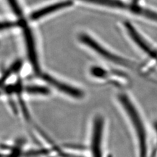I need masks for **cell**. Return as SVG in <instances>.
I'll list each match as a JSON object with an SVG mask.
<instances>
[{"label":"cell","instance_id":"obj_2","mask_svg":"<svg viewBox=\"0 0 157 157\" xmlns=\"http://www.w3.org/2000/svg\"><path fill=\"white\" fill-rule=\"evenodd\" d=\"M79 39L82 43H84L88 47H89L92 50L96 51L98 55H100L104 58H105L106 60L113 62L114 63H117V64L120 66H128L129 65V62L127 60H124V59L119 56L114 55V54H112L111 52L107 51V49L104 48L101 45H100L99 43H98L89 36L86 35V34H81L79 36Z\"/></svg>","mask_w":157,"mask_h":157},{"label":"cell","instance_id":"obj_4","mask_svg":"<svg viewBox=\"0 0 157 157\" xmlns=\"http://www.w3.org/2000/svg\"><path fill=\"white\" fill-rule=\"evenodd\" d=\"M21 25L23 28V34L24 40H25L28 56L32 65L37 73L39 71V62L37 60V55L36 52L35 41L32 35V33L25 22H21Z\"/></svg>","mask_w":157,"mask_h":157},{"label":"cell","instance_id":"obj_7","mask_svg":"<svg viewBox=\"0 0 157 157\" xmlns=\"http://www.w3.org/2000/svg\"><path fill=\"white\" fill-rule=\"evenodd\" d=\"M81 1L89 2L94 4L100 5L103 6H107L113 8H117V9H127L129 8L130 11L135 14H138L140 11V7H133V6H128L123 2L121 0H81Z\"/></svg>","mask_w":157,"mask_h":157},{"label":"cell","instance_id":"obj_5","mask_svg":"<svg viewBox=\"0 0 157 157\" xmlns=\"http://www.w3.org/2000/svg\"><path fill=\"white\" fill-rule=\"evenodd\" d=\"M41 77L44 81L56 88L57 90L63 92L67 95L75 98H81L83 96V93L81 90L59 81L49 75L43 74Z\"/></svg>","mask_w":157,"mask_h":157},{"label":"cell","instance_id":"obj_9","mask_svg":"<svg viewBox=\"0 0 157 157\" xmlns=\"http://www.w3.org/2000/svg\"><path fill=\"white\" fill-rule=\"evenodd\" d=\"M26 91L29 94L41 95H47L50 93V90L47 88L40 86H28L26 88Z\"/></svg>","mask_w":157,"mask_h":157},{"label":"cell","instance_id":"obj_1","mask_svg":"<svg viewBox=\"0 0 157 157\" xmlns=\"http://www.w3.org/2000/svg\"><path fill=\"white\" fill-rule=\"evenodd\" d=\"M118 98L136 132L137 141H138L140 157H146L147 150L146 132L140 113L135 106L134 102L126 94L122 93L119 95Z\"/></svg>","mask_w":157,"mask_h":157},{"label":"cell","instance_id":"obj_13","mask_svg":"<svg viewBox=\"0 0 157 157\" xmlns=\"http://www.w3.org/2000/svg\"><path fill=\"white\" fill-rule=\"evenodd\" d=\"M155 128H156V132H157V122L155 124Z\"/></svg>","mask_w":157,"mask_h":157},{"label":"cell","instance_id":"obj_10","mask_svg":"<svg viewBox=\"0 0 157 157\" xmlns=\"http://www.w3.org/2000/svg\"><path fill=\"white\" fill-rule=\"evenodd\" d=\"M91 73L92 75L96 77H100V78H103L105 77L107 75V72L103 70L101 67H94L91 69Z\"/></svg>","mask_w":157,"mask_h":157},{"label":"cell","instance_id":"obj_6","mask_svg":"<svg viewBox=\"0 0 157 157\" xmlns=\"http://www.w3.org/2000/svg\"><path fill=\"white\" fill-rule=\"evenodd\" d=\"M72 4L73 2L71 1H65L56 3L55 4L51 5L50 6L45 7L33 12L31 14V19H32L33 21H36V20H38L42 17H44L47 15V14H49L52 13H55L60 9L70 7L72 6Z\"/></svg>","mask_w":157,"mask_h":157},{"label":"cell","instance_id":"obj_8","mask_svg":"<svg viewBox=\"0 0 157 157\" xmlns=\"http://www.w3.org/2000/svg\"><path fill=\"white\" fill-rule=\"evenodd\" d=\"M21 66H22L21 61L18 60L16 62H14L13 64L4 73V74L2 76L1 78H0V86L3 85L5 81L7 79V78L10 77V75H11L14 72H17L19 69L21 68Z\"/></svg>","mask_w":157,"mask_h":157},{"label":"cell","instance_id":"obj_12","mask_svg":"<svg viewBox=\"0 0 157 157\" xmlns=\"http://www.w3.org/2000/svg\"><path fill=\"white\" fill-rule=\"evenodd\" d=\"M17 26H21V22H0V30H3L5 29H8L15 27Z\"/></svg>","mask_w":157,"mask_h":157},{"label":"cell","instance_id":"obj_3","mask_svg":"<svg viewBox=\"0 0 157 157\" xmlns=\"http://www.w3.org/2000/svg\"><path fill=\"white\" fill-rule=\"evenodd\" d=\"M104 119L101 116H97L94 121L91 142V150L93 157H101V141Z\"/></svg>","mask_w":157,"mask_h":157},{"label":"cell","instance_id":"obj_11","mask_svg":"<svg viewBox=\"0 0 157 157\" xmlns=\"http://www.w3.org/2000/svg\"><path fill=\"white\" fill-rule=\"evenodd\" d=\"M10 7H11L12 10L13 11V12L15 13L18 16H21L22 14V11L21 10V8L19 7V5L17 2V0H7Z\"/></svg>","mask_w":157,"mask_h":157}]
</instances>
